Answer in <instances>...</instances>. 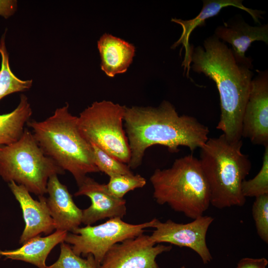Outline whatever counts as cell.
Listing matches in <instances>:
<instances>
[{
    "instance_id": "ac0fdd59",
    "label": "cell",
    "mask_w": 268,
    "mask_h": 268,
    "mask_svg": "<svg viewBox=\"0 0 268 268\" xmlns=\"http://www.w3.org/2000/svg\"><path fill=\"white\" fill-rule=\"evenodd\" d=\"M67 233L66 231L56 230L45 237L39 235L33 237L18 249L0 250V258L22 261L39 268H46V261L48 256L55 246L65 241Z\"/></svg>"
},
{
    "instance_id": "ba28073f",
    "label": "cell",
    "mask_w": 268,
    "mask_h": 268,
    "mask_svg": "<svg viewBox=\"0 0 268 268\" xmlns=\"http://www.w3.org/2000/svg\"><path fill=\"white\" fill-rule=\"evenodd\" d=\"M157 220L154 218L146 222L133 224L119 218L109 219L97 225L79 227L68 232L64 242L71 245L73 252L78 256L92 255L100 265L114 245L143 234L147 228H153Z\"/></svg>"
},
{
    "instance_id": "603a6c76",
    "label": "cell",
    "mask_w": 268,
    "mask_h": 268,
    "mask_svg": "<svg viewBox=\"0 0 268 268\" xmlns=\"http://www.w3.org/2000/svg\"><path fill=\"white\" fill-rule=\"evenodd\" d=\"M92 148L94 163L99 172L104 173L109 177L118 175L133 174L128 164L114 158L93 143Z\"/></svg>"
},
{
    "instance_id": "277c9868",
    "label": "cell",
    "mask_w": 268,
    "mask_h": 268,
    "mask_svg": "<svg viewBox=\"0 0 268 268\" xmlns=\"http://www.w3.org/2000/svg\"><path fill=\"white\" fill-rule=\"evenodd\" d=\"M242 145V139L232 141L222 134L208 138L200 148L199 160L209 186L210 204L214 207L242 206L246 201L241 185L252 165L241 151Z\"/></svg>"
},
{
    "instance_id": "5bb4252c",
    "label": "cell",
    "mask_w": 268,
    "mask_h": 268,
    "mask_svg": "<svg viewBox=\"0 0 268 268\" xmlns=\"http://www.w3.org/2000/svg\"><path fill=\"white\" fill-rule=\"evenodd\" d=\"M8 185L20 204L25 222L19 243L23 244L42 233L51 234L55 229V225L47 205L46 198L40 196H38L39 201L35 200L24 186L14 182L8 183Z\"/></svg>"
},
{
    "instance_id": "9c48e42d",
    "label": "cell",
    "mask_w": 268,
    "mask_h": 268,
    "mask_svg": "<svg viewBox=\"0 0 268 268\" xmlns=\"http://www.w3.org/2000/svg\"><path fill=\"white\" fill-rule=\"evenodd\" d=\"M214 218L201 215L189 223H176L171 219L161 222L158 219L150 236L155 243H168L180 247H188L197 253L203 263L210 262L212 257L207 247V230Z\"/></svg>"
},
{
    "instance_id": "9a60e30c",
    "label": "cell",
    "mask_w": 268,
    "mask_h": 268,
    "mask_svg": "<svg viewBox=\"0 0 268 268\" xmlns=\"http://www.w3.org/2000/svg\"><path fill=\"white\" fill-rule=\"evenodd\" d=\"M228 6L235 7L245 11L251 16L254 21L259 24H261L260 19L263 18L262 15L265 13L260 10L246 7L243 4L242 0H203L202 8L195 18L189 20L176 18L171 19L172 22L179 24L182 28L180 37L172 45L171 48L175 49L181 44L183 45L182 47L185 48V58L182 65L184 67L185 70H187L186 75L188 77H189L191 54L194 48V46H191L189 43L192 32L197 27L205 26L206 19L217 15L223 8Z\"/></svg>"
},
{
    "instance_id": "83f0119b",
    "label": "cell",
    "mask_w": 268,
    "mask_h": 268,
    "mask_svg": "<svg viewBox=\"0 0 268 268\" xmlns=\"http://www.w3.org/2000/svg\"><path fill=\"white\" fill-rule=\"evenodd\" d=\"M180 268H186L185 266H182Z\"/></svg>"
},
{
    "instance_id": "ffe728a7",
    "label": "cell",
    "mask_w": 268,
    "mask_h": 268,
    "mask_svg": "<svg viewBox=\"0 0 268 268\" xmlns=\"http://www.w3.org/2000/svg\"><path fill=\"white\" fill-rule=\"evenodd\" d=\"M5 37V33H4L0 40V54L1 58L0 70V100L9 94L29 90L33 83L32 79H20L12 72L9 66Z\"/></svg>"
},
{
    "instance_id": "4316f807",
    "label": "cell",
    "mask_w": 268,
    "mask_h": 268,
    "mask_svg": "<svg viewBox=\"0 0 268 268\" xmlns=\"http://www.w3.org/2000/svg\"><path fill=\"white\" fill-rule=\"evenodd\" d=\"M17 8V1L14 0H0V15L7 18L14 14Z\"/></svg>"
},
{
    "instance_id": "e0dca14e",
    "label": "cell",
    "mask_w": 268,
    "mask_h": 268,
    "mask_svg": "<svg viewBox=\"0 0 268 268\" xmlns=\"http://www.w3.org/2000/svg\"><path fill=\"white\" fill-rule=\"evenodd\" d=\"M97 47L101 69L111 77L125 72L134 56L135 47L133 44L109 34L100 37Z\"/></svg>"
},
{
    "instance_id": "6da1fadb",
    "label": "cell",
    "mask_w": 268,
    "mask_h": 268,
    "mask_svg": "<svg viewBox=\"0 0 268 268\" xmlns=\"http://www.w3.org/2000/svg\"><path fill=\"white\" fill-rule=\"evenodd\" d=\"M124 127L131 153L128 165L131 169L141 164L145 151L152 145L166 146L173 153L182 146L193 151L206 142L209 132L195 117L179 115L166 100L157 107H126Z\"/></svg>"
},
{
    "instance_id": "cb8c5ba5",
    "label": "cell",
    "mask_w": 268,
    "mask_h": 268,
    "mask_svg": "<svg viewBox=\"0 0 268 268\" xmlns=\"http://www.w3.org/2000/svg\"><path fill=\"white\" fill-rule=\"evenodd\" d=\"M146 183L145 179L139 174L118 175L109 177L106 184L109 192L119 199L129 192L143 187Z\"/></svg>"
},
{
    "instance_id": "7402d4cb",
    "label": "cell",
    "mask_w": 268,
    "mask_h": 268,
    "mask_svg": "<svg viewBox=\"0 0 268 268\" xmlns=\"http://www.w3.org/2000/svg\"><path fill=\"white\" fill-rule=\"evenodd\" d=\"M60 250L58 260L46 268H99V265L91 254L83 259L76 255L71 246L64 242L61 243Z\"/></svg>"
},
{
    "instance_id": "8992f818",
    "label": "cell",
    "mask_w": 268,
    "mask_h": 268,
    "mask_svg": "<svg viewBox=\"0 0 268 268\" xmlns=\"http://www.w3.org/2000/svg\"><path fill=\"white\" fill-rule=\"evenodd\" d=\"M64 173L65 171L45 154L27 129L16 141L0 145V176L8 183L14 182L24 186L35 195L47 194L49 178Z\"/></svg>"
},
{
    "instance_id": "484cf974",
    "label": "cell",
    "mask_w": 268,
    "mask_h": 268,
    "mask_svg": "<svg viewBox=\"0 0 268 268\" xmlns=\"http://www.w3.org/2000/svg\"><path fill=\"white\" fill-rule=\"evenodd\" d=\"M268 265V261L265 258H244L239 261L237 268H266Z\"/></svg>"
},
{
    "instance_id": "7a4b0ae2",
    "label": "cell",
    "mask_w": 268,
    "mask_h": 268,
    "mask_svg": "<svg viewBox=\"0 0 268 268\" xmlns=\"http://www.w3.org/2000/svg\"><path fill=\"white\" fill-rule=\"evenodd\" d=\"M193 71L212 80L220 97L221 114L216 126L229 140L242 139V124L254 73L253 67L238 63L232 51L214 35L193 48Z\"/></svg>"
},
{
    "instance_id": "52a82bcc",
    "label": "cell",
    "mask_w": 268,
    "mask_h": 268,
    "mask_svg": "<svg viewBox=\"0 0 268 268\" xmlns=\"http://www.w3.org/2000/svg\"><path fill=\"white\" fill-rule=\"evenodd\" d=\"M126 107L110 101L94 102L79 114L77 126L90 144L128 164L131 153L124 128Z\"/></svg>"
},
{
    "instance_id": "d4e9b609",
    "label": "cell",
    "mask_w": 268,
    "mask_h": 268,
    "mask_svg": "<svg viewBox=\"0 0 268 268\" xmlns=\"http://www.w3.org/2000/svg\"><path fill=\"white\" fill-rule=\"evenodd\" d=\"M252 215L259 237L268 243V194L255 198L252 205Z\"/></svg>"
},
{
    "instance_id": "8fae6325",
    "label": "cell",
    "mask_w": 268,
    "mask_h": 268,
    "mask_svg": "<svg viewBox=\"0 0 268 268\" xmlns=\"http://www.w3.org/2000/svg\"><path fill=\"white\" fill-rule=\"evenodd\" d=\"M256 71L244 109L241 135L265 147L268 145V71Z\"/></svg>"
},
{
    "instance_id": "2e32d148",
    "label": "cell",
    "mask_w": 268,
    "mask_h": 268,
    "mask_svg": "<svg viewBox=\"0 0 268 268\" xmlns=\"http://www.w3.org/2000/svg\"><path fill=\"white\" fill-rule=\"evenodd\" d=\"M46 198L55 229L72 232L82 223V209L74 203L67 187L58 175L51 176L48 182Z\"/></svg>"
},
{
    "instance_id": "4fadbf2b",
    "label": "cell",
    "mask_w": 268,
    "mask_h": 268,
    "mask_svg": "<svg viewBox=\"0 0 268 268\" xmlns=\"http://www.w3.org/2000/svg\"><path fill=\"white\" fill-rule=\"evenodd\" d=\"M213 35L224 43L231 45L238 63L253 67L252 60L246 56V52L255 41H262L268 45V24L252 26L241 15H236L223 25L218 26Z\"/></svg>"
},
{
    "instance_id": "d6986e66",
    "label": "cell",
    "mask_w": 268,
    "mask_h": 268,
    "mask_svg": "<svg viewBox=\"0 0 268 268\" xmlns=\"http://www.w3.org/2000/svg\"><path fill=\"white\" fill-rule=\"evenodd\" d=\"M32 114L27 97L21 94L15 109L8 113L0 115V145H8L18 140Z\"/></svg>"
},
{
    "instance_id": "7c38bea8",
    "label": "cell",
    "mask_w": 268,
    "mask_h": 268,
    "mask_svg": "<svg viewBox=\"0 0 268 268\" xmlns=\"http://www.w3.org/2000/svg\"><path fill=\"white\" fill-rule=\"evenodd\" d=\"M76 197L85 196L91 200V205L82 210V223L91 225L105 218L122 219L127 213L126 201L111 194L106 184H100L87 176L78 185Z\"/></svg>"
},
{
    "instance_id": "30bf717a",
    "label": "cell",
    "mask_w": 268,
    "mask_h": 268,
    "mask_svg": "<svg viewBox=\"0 0 268 268\" xmlns=\"http://www.w3.org/2000/svg\"><path fill=\"white\" fill-rule=\"evenodd\" d=\"M155 244L150 236L143 234L115 244L105 254L99 268H160L157 256L170 251L172 247Z\"/></svg>"
},
{
    "instance_id": "44dd1931",
    "label": "cell",
    "mask_w": 268,
    "mask_h": 268,
    "mask_svg": "<svg viewBox=\"0 0 268 268\" xmlns=\"http://www.w3.org/2000/svg\"><path fill=\"white\" fill-rule=\"evenodd\" d=\"M241 191L245 198L268 194V145L265 147L260 170L253 178L242 182Z\"/></svg>"
},
{
    "instance_id": "5b68a950",
    "label": "cell",
    "mask_w": 268,
    "mask_h": 268,
    "mask_svg": "<svg viewBox=\"0 0 268 268\" xmlns=\"http://www.w3.org/2000/svg\"><path fill=\"white\" fill-rule=\"evenodd\" d=\"M153 197L160 205L194 219L210 205L209 186L200 160L193 155L176 159L171 167L156 169L150 177Z\"/></svg>"
},
{
    "instance_id": "3957f363",
    "label": "cell",
    "mask_w": 268,
    "mask_h": 268,
    "mask_svg": "<svg viewBox=\"0 0 268 268\" xmlns=\"http://www.w3.org/2000/svg\"><path fill=\"white\" fill-rule=\"evenodd\" d=\"M68 108L66 103L45 120L29 121L27 125L45 154L70 173L78 185L87 174L99 171L91 144L79 131L77 117L72 115Z\"/></svg>"
}]
</instances>
